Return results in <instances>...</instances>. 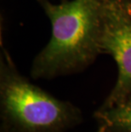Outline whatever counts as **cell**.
<instances>
[{"label":"cell","mask_w":131,"mask_h":132,"mask_svg":"<svg viewBox=\"0 0 131 132\" xmlns=\"http://www.w3.org/2000/svg\"><path fill=\"white\" fill-rule=\"evenodd\" d=\"M51 23V38L32 61V78H53L80 72L102 54L105 0H38Z\"/></svg>","instance_id":"cell-1"},{"label":"cell","mask_w":131,"mask_h":132,"mask_svg":"<svg viewBox=\"0 0 131 132\" xmlns=\"http://www.w3.org/2000/svg\"><path fill=\"white\" fill-rule=\"evenodd\" d=\"M0 108L2 125L16 132H65L82 121V113L69 102L54 97L18 72L2 48Z\"/></svg>","instance_id":"cell-2"},{"label":"cell","mask_w":131,"mask_h":132,"mask_svg":"<svg viewBox=\"0 0 131 132\" xmlns=\"http://www.w3.org/2000/svg\"><path fill=\"white\" fill-rule=\"evenodd\" d=\"M101 53L118 66V79L99 109L110 108L131 94V10L128 0H105L101 39Z\"/></svg>","instance_id":"cell-3"},{"label":"cell","mask_w":131,"mask_h":132,"mask_svg":"<svg viewBox=\"0 0 131 132\" xmlns=\"http://www.w3.org/2000/svg\"><path fill=\"white\" fill-rule=\"evenodd\" d=\"M97 132H131V94L122 102L94 113Z\"/></svg>","instance_id":"cell-4"},{"label":"cell","mask_w":131,"mask_h":132,"mask_svg":"<svg viewBox=\"0 0 131 132\" xmlns=\"http://www.w3.org/2000/svg\"><path fill=\"white\" fill-rule=\"evenodd\" d=\"M0 132H16V131L13 130H11V129H10V128L5 127V126H4V125H1Z\"/></svg>","instance_id":"cell-5"},{"label":"cell","mask_w":131,"mask_h":132,"mask_svg":"<svg viewBox=\"0 0 131 132\" xmlns=\"http://www.w3.org/2000/svg\"><path fill=\"white\" fill-rule=\"evenodd\" d=\"M128 4H129V7L131 10V0H128Z\"/></svg>","instance_id":"cell-6"}]
</instances>
